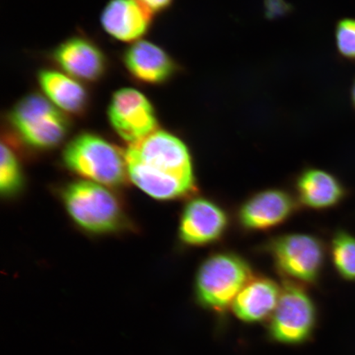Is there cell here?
<instances>
[{"label": "cell", "instance_id": "obj_7", "mask_svg": "<svg viewBox=\"0 0 355 355\" xmlns=\"http://www.w3.org/2000/svg\"><path fill=\"white\" fill-rule=\"evenodd\" d=\"M316 322V308L301 284L284 282L270 322V335L279 343L296 344L308 338Z\"/></svg>", "mask_w": 355, "mask_h": 355}, {"label": "cell", "instance_id": "obj_21", "mask_svg": "<svg viewBox=\"0 0 355 355\" xmlns=\"http://www.w3.org/2000/svg\"><path fill=\"white\" fill-rule=\"evenodd\" d=\"M146 8L155 13L166 11L171 6L174 0H140Z\"/></svg>", "mask_w": 355, "mask_h": 355}, {"label": "cell", "instance_id": "obj_20", "mask_svg": "<svg viewBox=\"0 0 355 355\" xmlns=\"http://www.w3.org/2000/svg\"><path fill=\"white\" fill-rule=\"evenodd\" d=\"M266 13L270 19L283 16L288 12L290 6L285 0H265Z\"/></svg>", "mask_w": 355, "mask_h": 355}, {"label": "cell", "instance_id": "obj_10", "mask_svg": "<svg viewBox=\"0 0 355 355\" xmlns=\"http://www.w3.org/2000/svg\"><path fill=\"white\" fill-rule=\"evenodd\" d=\"M299 208L297 199L287 191L266 189L252 195L241 204L237 220L245 232H265L285 223Z\"/></svg>", "mask_w": 355, "mask_h": 355}, {"label": "cell", "instance_id": "obj_6", "mask_svg": "<svg viewBox=\"0 0 355 355\" xmlns=\"http://www.w3.org/2000/svg\"><path fill=\"white\" fill-rule=\"evenodd\" d=\"M275 268L287 281L315 284L326 263V247L315 235L291 233L278 235L266 243Z\"/></svg>", "mask_w": 355, "mask_h": 355}, {"label": "cell", "instance_id": "obj_16", "mask_svg": "<svg viewBox=\"0 0 355 355\" xmlns=\"http://www.w3.org/2000/svg\"><path fill=\"white\" fill-rule=\"evenodd\" d=\"M282 288L273 279L252 277L235 298L233 310L239 318L248 322L263 320L277 308Z\"/></svg>", "mask_w": 355, "mask_h": 355}, {"label": "cell", "instance_id": "obj_11", "mask_svg": "<svg viewBox=\"0 0 355 355\" xmlns=\"http://www.w3.org/2000/svg\"><path fill=\"white\" fill-rule=\"evenodd\" d=\"M51 59L62 72L83 83H98L109 68L103 51L82 35H73L58 44L51 53Z\"/></svg>", "mask_w": 355, "mask_h": 355}, {"label": "cell", "instance_id": "obj_18", "mask_svg": "<svg viewBox=\"0 0 355 355\" xmlns=\"http://www.w3.org/2000/svg\"><path fill=\"white\" fill-rule=\"evenodd\" d=\"M22 172L19 158L10 146L1 144V168H0V190L3 195L11 196L19 191L22 185Z\"/></svg>", "mask_w": 355, "mask_h": 355}, {"label": "cell", "instance_id": "obj_15", "mask_svg": "<svg viewBox=\"0 0 355 355\" xmlns=\"http://www.w3.org/2000/svg\"><path fill=\"white\" fill-rule=\"evenodd\" d=\"M43 95L66 114L81 116L90 105V94L83 83L62 71L43 69L37 73Z\"/></svg>", "mask_w": 355, "mask_h": 355}, {"label": "cell", "instance_id": "obj_9", "mask_svg": "<svg viewBox=\"0 0 355 355\" xmlns=\"http://www.w3.org/2000/svg\"><path fill=\"white\" fill-rule=\"evenodd\" d=\"M229 225L227 212L218 203L205 197H195L182 212L179 237L185 245H211L225 236Z\"/></svg>", "mask_w": 355, "mask_h": 355}, {"label": "cell", "instance_id": "obj_19", "mask_svg": "<svg viewBox=\"0 0 355 355\" xmlns=\"http://www.w3.org/2000/svg\"><path fill=\"white\" fill-rule=\"evenodd\" d=\"M337 50L345 59L355 60V19H343L336 29Z\"/></svg>", "mask_w": 355, "mask_h": 355}, {"label": "cell", "instance_id": "obj_5", "mask_svg": "<svg viewBox=\"0 0 355 355\" xmlns=\"http://www.w3.org/2000/svg\"><path fill=\"white\" fill-rule=\"evenodd\" d=\"M62 199L71 218L88 232L111 233L125 223L121 202L104 185L87 180L73 182L62 192Z\"/></svg>", "mask_w": 355, "mask_h": 355}, {"label": "cell", "instance_id": "obj_13", "mask_svg": "<svg viewBox=\"0 0 355 355\" xmlns=\"http://www.w3.org/2000/svg\"><path fill=\"white\" fill-rule=\"evenodd\" d=\"M105 32L116 41L135 43L152 28L154 13L140 0H110L101 15Z\"/></svg>", "mask_w": 355, "mask_h": 355}, {"label": "cell", "instance_id": "obj_22", "mask_svg": "<svg viewBox=\"0 0 355 355\" xmlns=\"http://www.w3.org/2000/svg\"><path fill=\"white\" fill-rule=\"evenodd\" d=\"M352 101H353L354 105L355 106V82L352 87Z\"/></svg>", "mask_w": 355, "mask_h": 355}, {"label": "cell", "instance_id": "obj_14", "mask_svg": "<svg viewBox=\"0 0 355 355\" xmlns=\"http://www.w3.org/2000/svg\"><path fill=\"white\" fill-rule=\"evenodd\" d=\"M300 205L315 211H326L339 206L347 198L348 190L338 178L318 168H306L295 182Z\"/></svg>", "mask_w": 355, "mask_h": 355}, {"label": "cell", "instance_id": "obj_1", "mask_svg": "<svg viewBox=\"0 0 355 355\" xmlns=\"http://www.w3.org/2000/svg\"><path fill=\"white\" fill-rule=\"evenodd\" d=\"M124 153L128 178L150 197L167 201L197 190L188 146L173 133L155 130Z\"/></svg>", "mask_w": 355, "mask_h": 355}, {"label": "cell", "instance_id": "obj_8", "mask_svg": "<svg viewBox=\"0 0 355 355\" xmlns=\"http://www.w3.org/2000/svg\"><path fill=\"white\" fill-rule=\"evenodd\" d=\"M107 117L114 131L130 145L158 130L152 102L135 88L123 87L113 93Z\"/></svg>", "mask_w": 355, "mask_h": 355}, {"label": "cell", "instance_id": "obj_3", "mask_svg": "<svg viewBox=\"0 0 355 355\" xmlns=\"http://www.w3.org/2000/svg\"><path fill=\"white\" fill-rule=\"evenodd\" d=\"M64 165L93 183L118 187L128 178L125 153L98 135L82 132L66 145Z\"/></svg>", "mask_w": 355, "mask_h": 355}, {"label": "cell", "instance_id": "obj_12", "mask_svg": "<svg viewBox=\"0 0 355 355\" xmlns=\"http://www.w3.org/2000/svg\"><path fill=\"white\" fill-rule=\"evenodd\" d=\"M122 61L131 78L146 85H162L179 70L176 62L165 50L144 39L132 43L124 51Z\"/></svg>", "mask_w": 355, "mask_h": 355}, {"label": "cell", "instance_id": "obj_4", "mask_svg": "<svg viewBox=\"0 0 355 355\" xmlns=\"http://www.w3.org/2000/svg\"><path fill=\"white\" fill-rule=\"evenodd\" d=\"M8 121L25 144L38 150H50L63 143L71 127L69 115L38 92L17 101Z\"/></svg>", "mask_w": 355, "mask_h": 355}, {"label": "cell", "instance_id": "obj_2", "mask_svg": "<svg viewBox=\"0 0 355 355\" xmlns=\"http://www.w3.org/2000/svg\"><path fill=\"white\" fill-rule=\"evenodd\" d=\"M252 277L251 266L236 252H213L200 264L195 277L198 303L216 312H224Z\"/></svg>", "mask_w": 355, "mask_h": 355}, {"label": "cell", "instance_id": "obj_17", "mask_svg": "<svg viewBox=\"0 0 355 355\" xmlns=\"http://www.w3.org/2000/svg\"><path fill=\"white\" fill-rule=\"evenodd\" d=\"M330 252L337 274L345 281L355 282V236L338 230L332 236Z\"/></svg>", "mask_w": 355, "mask_h": 355}]
</instances>
